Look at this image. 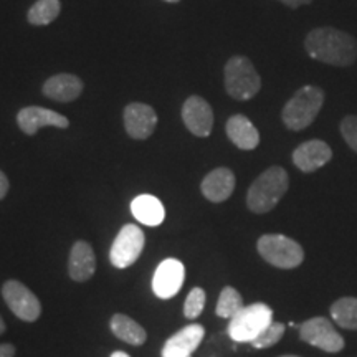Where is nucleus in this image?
Returning <instances> with one entry per match:
<instances>
[{"instance_id":"7c9ffc66","label":"nucleus","mask_w":357,"mask_h":357,"mask_svg":"<svg viewBox=\"0 0 357 357\" xmlns=\"http://www.w3.org/2000/svg\"><path fill=\"white\" fill-rule=\"evenodd\" d=\"M111 357H131V356L126 354V352H123V351H116L111 354Z\"/></svg>"},{"instance_id":"5701e85b","label":"nucleus","mask_w":357,"mask_h":357,"mask_svg":"<svg viewBox=\"0 0 357 357\" xmlns=\"http://www.w3.org/2000/svg\"><path fill=\"white\" fill-rule=\"evenodd\" d=\"M61 12V2L60 0H38L30 7L29 13H26V20L29 24L43 26L52 24L53 20L60 15Z\"/></svg>"},{"instance_id":"7ed1b4c3","label":"nucleus","mask_w":357,"mask_h":357,"mask_svg":"<svg viewBox=\"0 0 357 357\" xmlns=\"http://www.w3.org/2000/svg\"><path fill=\"white\" fill-rule=\"evenodd\" d=\"M323 105V89L319 86H312V84H306L289 98L283 111H281V119H283L284 126L291 131H303L314 123Z\"/></svg>"},{"instance_id":"6ab92c4d","label":"nucleus","mask_w":357,"mask_h":357,"mask_svg":"<svg viewBox=\"0 0 357 357\" xmlns=\"http://www.w3.org/2000/svg\"><path fill=\"white\" fill-rule=\"evenodd\" d=\"M229 139L242 151H253L260 144V132L247 116L234 114L225 124Z\"/></svg>"},{"instance_id":"c756f323","label":"nucleus","mask_w":357,"mask_h":357,"mask_svg":"<svg viewBox=\"0 0 357 357\" xmlns=\"http://www.w3.org/2000/svg\"><path fill=\"white\" fill-rule=\"evenodd\" d=\"M15 356V347L12 344H0V357H13Z\"/></svg>"},{"instance_id":"dca6fc26","label":"nucleus","mask_w":357,"mask_h":357,"mask_svg":"<svg viewBox=\"0 0 357 357\" xmlns=\"http://www.w3.org/2000/svg\"><path fill=\"white\" fill-rule=\"evenodd\" d=\"M204 197L213 204L225 202L235 190V174L227 167H217L208 172L200 184Z\"/></svg>"},{"instance_id":"f03ea898","label":"nucleus","mask_w":357,"mask_h":357,"mask_svg":"<svg viewBox=\"0 0 357 357\" xmlns=\"http://www.w3.org/2000/svg\"><path fill=\"white\" fill-rule=\"evenodd\" d=\"M289 187L288 172L283 167H268L250 185L247 194V205L252 212L266 213L278 205Z\"/></svg>"},{"instance_id":"20e7f679","label":"nucleus","mask_w":357,"mask_h":357,"mask_svg":"<svg viewBox=\"0 0 357 357\" xmlns=\"http://www.w3.org/2000/svg\"><path fill=\"white\" fill-rule=\"evenodd\" d=\"M227 93L236 101H248L261 89V78L252 60L247 56H231L223 68Z\"/></svg>"},{"instance_id":"39448f33","label":"nucleus","mask_w":357,"mask_h":357,"mask_svg":"<svg viewBox=\"0 0 357 357\" xmlns=\"http://www.w3.org/2000/svg\"><path fill=\"white\" fill-rule=\"evenodd\" d=\"M258 253L265 261L276 268L291 270L300 266L305 260V250L289 236L280 234H268L260 236L257 243Z\"/></svg>"},{"instance_id":"ddd939ff","label":"nucleus","mask_w":357,"mask_h":357,"mask_svg":"<svg viewBox=\"0 0 357 357\" xmlns=\"http://www.w3.org/2000/svg\"><path fill=\"white\" fill-rule=\"evenodd\" d=\"M17 124L19 128L29 136L37 134L40 129L45 126H55V128H68L70 121L63 114L56 113V111L40 108V106H26L20 109L17 114Z\"/></svg>"},{"instance_id":"423d86ee","label":"nucleus","mask_w":357,"mask_h":357,"mask_svg":"<svg viewBox=\"0 0 357 357\" xmlns=\"http://www.w3.org/2000/svg\"><path fill=\"white\" fill-rule=\"evenodd\" d=\"M273 323V311L265 303L243 306L229 323V336L235 342H252L266 326Z\"/></svg>"},{"instance_id":"a211bd4d","label":"nucleus","mask_w":357,"mask_h":357,"mask_svg":"<svg viewBox=\"0 0 357 357\" xmlns=\"http://www.w3.org/2000/svg\"><path fill=\"white\" fill-rule=\"evenodd\" d=\"M96 271V257L93 247L88 242L79 240L73 245L70 252L68 273L70 278L75 281H88Z\"/></svg>"},{"instance_id":"393cba45","label":"nucleus","mask_w":357,"mask_h":357,"mask_svg":"<svg viewBox=\"0 0 357 357\" xmlns=\"http://www.w3.org/2000/svg\"><path fill=\"white\" fill-rule=\"evenodd\" d=\"M284 329L287 328H284L283 323H275L273 321V323L266 326V328L263 329V331L258 334L252 342H250V344L255 347V349H266V347L275 346L276 342L283 337Z\"/></svg>"},{"instance_id":"9d476101","label":"nucleus","mask_w":357,"mask_h":357,"mask_svg":"<svg viewBox=\"0 0 357 357\" xmlns=\"http://www.w3.org/2000/svg\"><path fill=\"white\" fill-rule=\"evenodd\" d=\"M182 121L194 136H211L213 128L212 106L202 96L187 98L182 106Z\"/></svg>"},{"instance_id":"cd10ccee","label":"nucleus","mask_w":357,"mask_h":357,"mask_svg":"<svg viewBox=\"0 0 357 357\" xmlns=\"http://www.w3.org/2000/svg\"><path fill=\"white\" fill-rule=\"evenodd\" d=\"M8 187H10V184H8L7 176L2 171H0V200H2L7 195Z\"/></svg>"},{"instance_id":"412c9836","label":"nucleus","mask_w":357,"mask_h":357,"mask_svg":"<svg viewBox=\"0 0 357 357\" xmlns=\"http://www.w3.org/2000/svg\"><path fill=\"white\" fill-rule=\"evenodd\" d=\"M109 326L111 331L114 333V336L121 339L124 342H128V344L141 346L146 342L147 334L144 331V328L126 314H114L113 318H111Z\"/></svg>"},{"instance_id":"2f4dec72","label":"nucleus","mask_w":357,"mask_h":357,"mask_svg":"<svg viewBox=\"0 0 357 357\" xmlns=\"http://www.w3.org/2000/svg\"><path fill=\"white\" fill-rule=\"evenodd\" d=\"M3 331H6V323H3L2 316H0V334H2Z\"/></svg>"},{"instance_id":"2eb2a0df","label":"nucleus","mask_w":357,"mask_h":357,"mask_svg":"<svg viewBox=\"0 0 357 357\" xmlns=\"http://www.w3.org/2000/svg\"><path fill=\"white\" fill-rule=\"evenodd\" d=\"M205 336L204 326L190 324L182 328L166 341L162 347V357H190L197 351Z\"/></svg>"},{"instance_id":"72a5a7b5","label":"nucleus","mask_w":357,"mask_h":357,"mask_svg":"<svg viewBox=\"0 0 357 357\" xmlns=\"http://www.w3.org/2000/svg\"><path fill=\"white\" fill-rule=\"evenodd\" d=\"M281 357H300V356H281Z\"/></svg>"},{"instance_id":"b1692460","label":"nucleus","mask_w":357,"mask_h":357,"mask_svg":"<svg viewBox=\"0 0 357 357\" xmlns=\"http://www.w3.org/2000/svg\"><path fill=\"white\" fill-rule=\"evenodd\" d=\"M243 298L235 288L225 287L218 296L215 312L218 318L231 319L240 310H243Z\"/></svg>"},{"instance_id":"c85d7f7f","label":"nucleus","mask_w":357,"mask_h":357,"mask_svg":"<svg viewBox=\"0 0 357 357\" xmlns=\"http://www.w3.org/2000/svg\"><path fill=\"white\" fill-rule=\"evenodd\" d=\"M278 2L284 3V6L289 8H298L301 6H310L312 0H278Z\"/></svg>"},{"instance_id":"6e6552de","label":"nucleus","mask_w":357,"mask_h":357,"mask_svg":"<svg viewBox=\"0 0 357 357\" xmlns=\"http://www.w3.org/2000/svg\"><path fill=\"white\" fill-rule=\"evenodd\" d=\"M2 296L17 318L33 323L42 314V305L33 291L17 280H8L2 287Z\"/></svg>"},{"instance_id":"f257e3e1","label":"nucleus","mask_w":357,"mask_h":357,"mask_svg":"<svg viewBox=\"0 0 357 357\" xmlns=\"http://www.w3.org/2000/svg\"><path fill=\"white\" fill-rule=\"evenodd\" d=\"M305 50L312 60L346 68L357 60V40L344 30L319 26L306 35Z\"/></svg>"},{"instance_id":"0eeeda50","label":"nucleus","mask_w":357,"mask_h":357,"mask_svg":"<svg viewBox=\"0 0 357 357\" xmlns=\"http://www.w3.org/2000/svg\"><path fill=\"white\" fill-rule=\"evenodd\" d=\"M144 231L139 225L128 223L119 230L109 252V260L116 268L131 266L141 257L144 248Z\"/></svg>"},{"instance_id":"4468645a","label":"nucleus","mask_w":357,"mask_h":357,"mask_svg":"<svg viewBox=\"0 0 357 357\" xmlns=\"http://www.w3.org/2000/svg\"><path fill=\"white\" fill-rule=\"evenodd\" d=\"M293 164L301 172H314L333 159V149L328 142L321 139H311L303 142L293 151Z\"/></svg>"},{"instance_id":"aec40b11","label":"nucleus","mask_w":357,"mask_h":357,"mask_svg":"<svg viewBox=\"0 0 357 357\" xmlns=\"http://www.w3.org/2000/svg\"><path fill=\"white\" fill-rule=\"evenodd\" d=\"M131 212L137 222L147 227L160 225L164 222V217H166L162 202L149 194L137 195L131 202Z\"/></svg>"},{"instance_id":"a878e982","label":"nucleus","mask_w":357,"mask_h":357,"mask_svg":"<svg viewBox=\"0 0 357 357\" xmlns=\"http://www.w3.org/2000/svg\"><path fill=\"white\" fill-rule=\"evenodd\" d=\"M205 306V291L202 288H194L187 296L184 303V314L185 318L194 319L200 316V312L204 311Z\"/></svg>"},{"instance_id":"1a4fd4ad","label":"nucleus","mask_w":357,"mask_h":357,"mask_svg":"<svg viewBox=\"0 0 357 357\" xmlns=\"http://www.w3.org/2000/svg\"><path fill=\"white\" fill-rule=\"evenodd\" d=\"M300 337L307 344L326 352H339L344 349V339L336 331L328 318L316 316L300 326Z\"/></svg>"},{"instance_id":"473e14b6","label":"nucleus","mask_w":357,"mask_h":357,"mask_svg":"<svg viewBox=\"0 0 357 357\" xmlns=\"http://www.w3.org/2000/svg\"><path fill=\"white\" fill-rule=\"evenodd\" d=\"M164 2H171V3H176V2H178V0H164Z\"/></svg>"},{"instance_id":"f8f14e48","label":"nucleus","mask_w":357,"mask_h":357,"mask_svg":"<svg viewBox=\"0 0 357 357\" xmlns=\"http://www.w3.org/2000/svg\"><path fill=\"white\" fill-rule=\"evenodd\" d=\"M158 126V114L144 102H131L124 108V128L132 139H147Z\"/></svg>"},{"instance_id":"4be33fe9","label":"nucleus","mask_w":357,"mask_h":357,"mask_svg":"<svg viewBox=\"0 0 357 357\" xmlns=\"http://www.w3.org/2000/svg\"><path fill=\"white\" fill-rule=\"evenodd\" d=\"M331 318L344 329L357 331V298L347 296L331 305Z\"/></svg>"},{"instance_id":"f3484780","label":"nucleus","mask_w":357,"mask_h":357,"mask_svg":"<svg viewBox=\"0 0 357 357\" xmlns=\"http://www.w3.org/2000/svg\"><path fill=\"white\" fill-rule=\"evenodd\" d=\"M83 82L77 75L70 73H60L53 75L43 83V95L50 98L53 101L60 102H70L75 101L83 93Z\"/></svg>"},{"instance_id":"bb28decb","label":"nucleus","mask_w":357,"mask_h":357,"mask_svg":"<svg viewBox=\"0 0 357 357\" xmlns=\"http://www.w3.org/2000/svg\"><path fill=\"white\" fill-rule=\"evenodd\" d=\"M339 129H341V134L342 137H344V141L347 142V146H349L354 153H357V116H346L341 121Z\"/></svg>"},{"instance_id":"9b49d317","label":"nucleus","mask_w":357,"mask_h":357,"mask_svg":"<svg viewBox=\"0 0 357 357\" xmlns=\"http://www.w3.org/2000/svg\"><path fill=\"white\" fill-rule=\"evenodd\" d=\"M185 270L182 261L176 258H167L164 260L155 270L153 278V289L155 296L160 300H169V298L176 296L181 291L182 284H184Z\"/></svg>"}]
</instances>
